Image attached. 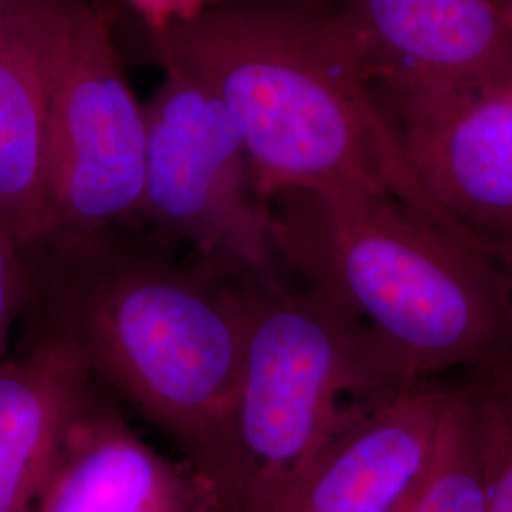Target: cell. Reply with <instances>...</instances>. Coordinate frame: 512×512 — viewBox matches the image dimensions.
I'll use <instances>...</instances> for the list:
<instances>
[{"label": "cell", "mask_w": 512, "mask_h": 512, "mask_svg": "<svg viewBox=\"0 0 512 512\" xmlns=\"http://www.w3.org/2000/svg\"><path fill=\"white\" fill-rule=\"evenodd\" d=\"M124 228L23 251V310L181 450L215 512H236L249 279L200 255L181 258L156 232Z\"/></svg>", "instance_id": "obj_1"}, {"label": "cell", "mask_w": 512, "mask_h": 512, "mask_svg": "<svg viewBox=\"0 0 512 512\" xmlns=\"http://www.w3.org/2000/svg\"><path fill=\"white\" fill-rule=\"evenodd\" d=\"M150 52L164 71L198 80L232 112L262 200L384 194L465 239L416 181L330 10L296 0H220L152 31Z\"/></svg>", "instance_id": "obj_2"}, {"label": "cell", "mask_w": 512, "mask_h": 512, "mask_svg": "<svg viewBox=\"0 0 512 512\" xmlns=\"http://www.w3.org/2000/svg\"><path fill=\"white\" fill-rule=\"evenodd\" d=\"M268 203L281 264L348 311L406 382L511 353V285L475 245L384 194L293 192Z\"/></svg>", "instance_id": "obj_3"}, {"label": "cell", "mask_w": 512, "mask_h": 512, "mask_svg": "<svg viewBox=\"0 0 512 512\" xmlns=\"http://www.w3.org/2000/svg\"><path fill=\"white\" fill-rule=\"evenodd\" d=\"M249 304L236 512H270L357 408L414 384L327 294L277 275L249 279Z\"/></svg>", "instance_id": "obj_4"}, {"label": "cell", "mask_w": 512, "mask_h": 512, "mask_svg": "<svg viewBox=\"0 0 512 512\" xmlns=\"http://www.w3.org/2000/svg\"><path fill=\"white\" fill-rule=\"evenodd\" d=\"M147 112L141 219L245 279L279 272L274 213L256 190L232 112L198 80L164 71Z\"/></svg>", "instance_id": "obj_5"}, {"label": "cell", "mask_w": 512, "mask_h": 512, "mask_svg": "<svg viewBox=\"0 0 512 512\" xmlns=\"http://www.w3.org/2000/svg\"><path fill=\"white\" fill-rule=\"evenodd\" d=\"M147 145L145 105L129 86L109 18L88 0H73L48 135L46 239L92 236L141 219Z\"/></svg>", "instance_id": "obj_6"}, {"label": "cell", "mask_w": 512, "mask_h": 512, "mask_svg": "<svg viewBox=\"0 0 512 512\" xmlns=\"http://www.w3.org/2000/svg\"><path fill=\"white\" fill-rule=\"evenodd\" d=\"M387 114L423 192L495 260L512 241V74L403 99Z\"/></svg>", "instance_id": "obj_7"}, {"label": "cell", "mask_w": 512, "mask_h": 512, "mask_svg": "<svg viewBox=\"0 0 512 512\" xmlns=\"http://www.w3.org/2000/svg\"><path fill=\"white\" fill-rule=\"evenodd\" d=\"M330 12L389 105L512 74L507 0H334Z\"/></svg>", "instance_id": "obj_8"}, {"label": "cell", "mask_w": 512, "mask_h": 512, "mask_svg": "<svg viewBox=\"0 0 512 512\" xmlns=\"http://www.w3.org/2000/svg\"><path fill=\"white\" fill-rule=\"evenodd\" d=\"M454 389L408 385L357 408L270 512H403L439 452Z\"/></svg>", "instance_id": "obj_9"}, {"label": "cell", "mask_w": 512, "mask_h": 512, "mask_svg": "<svg viewBox=\"0 0 512 512\" xmlns=\"http://www.w3.org/2000/svg\"><path fill=\"white\" fill-rule=\"evenodd\" d=\"M73 0H14L0 27V222L23 251L48 236L46 154Z\"/></svg>", "instance_id": "obj_10"}, {"label": "cell", "mask_w": 512, "mask_h": 512, "mask_svg": "<svg viewBox=\"0 0 512 512\" xmlns=\"http://www.w3.org/2000/svg\"><path fill=\"white\" fill-rule=\"evenodd\" d=\"M31 512H215V501L186 463L156 452L93 393Z\"/></svg>", "instance_id": "obj_11"}, {"label": "cell", "mask_w": 512, "mask_h": 512, "mask_svg": "<svg viewBox=\"0 0 512 512\" xmlns=\"http://www.w3.org/2000/svg\"><path fill=\"white\" fill-rule=\"evenodd\" d=\"M93 393L73 346L44 330H33L23 351L0 365V512L35 509Z\"/></svg>", "instance_id": "obj_12"}, {"label": "cell", "mask_w": 512, "mask_h": 512, "mask_svg": "<svg viewBox=\"0 0 512 512\" xmlns=\"http://www.w3.org/2000/svg\"><path fill=\"white\" fill-rule=\"evenodd\" d=\"M486 511V452L469 384L454 389L439 452L420 492L403 512Z\"/></svg>", "instance_id": "obj_13"}, {"label": "cell", "mask_w": 512, "mask_h": 512, "mask_svg": "<svg viewBox=\"0 0 512 512\" xmlns=\"http://www.w3.org/2000/svg\"><path fill=\"white\" fill-rule=\"evenodd\" d=\"M484 433L486 511L512 512V353L469 384Z\"/></svg>", "instance_id": "obj_14"}, {"label": "cell", "mask_w": 512, "mask_h": 512, "mask_svg": "<svg viewBox=\"0 0 512 512\" xmlns=\"http://www.w3.org/2000/svg\"><path fill=\"white\" fill-rule=\"evenodd\" d=\"M25 306V256L0 222V365L8 359L10 332Z\"/></svg>", "instance_id": "obj_15"}, {"label": "cell", "mask_w": 512, "mask_h": 512, "mask_svg": "<svg viewBox=\"0 0 512 512\" xmlns=\"http://www.w3.org/2000/svg\"><path fill=\"white\" fill-rule=\"evenodd\" d=\"M148 31H162L200 16L220 0H124Z\"/></svg>", "instance_id": "obj_16"}, {"label": "cell", "mask_w": 512, "mask_h": 512, "mask_svg": "<svg viewBox=\"0 0 512 512\" xmlns=\"http://www.w3.org/2000/svg\"><path fill=\"white\" fill-rule=\"evenodd\" d=\"M495 260L499 262V266L503 268V272L507 275V279H509V285H511L512 291V241L511 243H507L497 256H495Z\"/></svg>", "instance_id": "obj_17"}, {"label": "cell", "mask_w": 512, "mask_h": 512, "mask_svg": "<svg viewBox=\"0 0 512 512\" xmlns=\"http://www.w3.org/2000/svg\"><path fill=\"white\" fill-rule=\"evenodd\" d=\"M296 2H300V4L306 6V8L321 10V12H329L330 8H332V4H334V0H296Z\"/></svg>", "instance_id": "obj_18"}, {"label": "cell", "mask_w": 512, "mask_h": 512, "mask_svg": "<svg viewBox=\"0 0 512 512\" xmlns=\"http://www.w3.org/2000/svg\"><path fill=\"white\" fill-rule=\"evenodd\" d=\"M12 2H14V0H0V27H2L4 19H6V14H8L10 6H12Z\"/></svg>", "instance_id": "obj_19"}, {"label": "cell", "mask_w": 512, "mask_h": 512, "mask_svg": "<svg viewBox=\"0 0 512 512\" xmlns=\"http://www.w3.org/2000/svg\"><path fill=\"white\" fill-rule=\"evenodd\" d=\"M507 4H509V14H511V21H512V0H507Z\"/></svg>", "instance_id": "obj_20"}]
</instances>
